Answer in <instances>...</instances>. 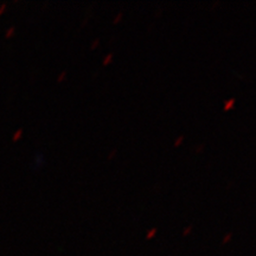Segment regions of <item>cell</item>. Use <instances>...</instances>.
<instances>
[{
  "mask_svg": "<svg viewBox=\"0 0 256 256\" xmlns=\"http://www.w3.org/2000/svg\"><path fill=\"white\" fill-rule=\"evenodd\" d=\"M235 102H236L235 98H230V100L226 101V104H224V110H232V108L234 107V104H235Z\"/></svg>",
  "mask_w": 256,
  "mask_h": 256,
  "instance_id": "cell-1",
  "label": "cell"
},
{
  "mask_svg": "<svg viewBox=\"0 0 256 256\" xmlns=\"http://www.w3.org/2000/svg\"><path fill=\"white\" fill-rule=\"evenodd\" d=\"M112 58H113V55H112V54H110L108 56H106V58L104 60V66H108V63L110 62Z\"/></svg>",
  "mask_w": 256,
  "mask_h": 256,
  "instance_id": "cell-2",
  "label": "cell"
},
{
  "mask_svg": "<svg viewBox=\"0 0 256 256\" xmlns=\"http://www.w3.org/2000/svg\"><path fill=\"white\" fill-rule=\"evenodd\" d=\"M22 133H23V130H17V132H16L14 136V142H17V140L19 139V138L22 136Z\"/></svg>",
  "mask_w": 256,
  "mask_h": 256,
  "instance_id": "cell-3",
  "label": "cell"
},
{
  "mask_svg": "<svg viewBox=\"0 0 256 256\" xmlns=\"http://www.w3.org/2000/svg\"><path fill=\"white\" fill-rule=\"evenodd\" d=\"M183 140H184V136H179V138H178V139H177V140H176V142H174V146H176V147H177V146H179V145H180V144H182V142H183Z\"/></svg>",
  "mask_w": 256,
  "mask_h": 256,
  "instance_id": "cell-4",
  "label": "cell"
},
{
  "mask_svg": "<svg viewBox=\"0 0 256 256\" xmlns=\"http://www.w3.org/2000/svg\"><path fill=\"white\" fill-rule=\"evenodd\" d=\"M66 72H63L62 74H60V78H57V82H62L63 80H64V78H66Z\"/></svg>",
  "mask_w": 256,
  "mask_h": 256,
  "instance_id": "cell-5",
  "label": "cell"
},
{
  "mask_svg": "<svg viewBox=\"0 0 256 256\" xmlns=\"http://www.w3.org/2000/svg\"><path fill=\"white\" fill-rule=\"evenodd\" d=\"M98 42H100V40H98V38H96V40L94 42V43H92V49H95V48L98 46Z\"/></svg>",
  "mask_w": 256,
  "mask_h": 256,
  "instance_id": "cell-6",
  "label": "cell"
},
{
  "mask_svg": "<svg viewBox=\"0 0 256 256\" xmlns=\"http://www.w3.org/2000/svg\"><path fill=\"white\" fill-rule=\"evenodd\" d=\"M122 16H124V14H118V17L114 19V23H118V22L120 20V19H121V17H122Z\"/></svg>",
  "mask_w": 256,
  "mask_h": 256,
  "instance_id": "cell-7",
  "label": "cell"
},
{
  "mask_svg": "<svg viewBox=\"0 0 256 256\" xmlns=\"http://www.w3.org/2000/svg\"><path fill=\"white\" fill-rule=\"evenodd\" d=\"M12 34H14V28H10L8 32V36H11Z\"/></svg>",
  "mask_w": 256,
  "mask_h": 256,
  "instance_id": "cell-8",
  "label": "cell"
},
{
  "mask_svg": "<svg viewBox=\"0 0 256 256\" xmlns=\"http://www.w3.org/2000/svg\"><path fill=\"white\" fill-rule=\"evenodd\" d=\"M115 153H116V151H115V150H114V151H112V153H110V158H108V159H112V158H113V156H115Z\"/></svg>",
  "mask_w": 256,
  "mask_h": 256,
  "instance_id": "cell-9",
  "label": "cell"
},
{
  "mask_svg": "<svg viewBox=\"0 0 256 256\" xmlns=\"http://www.w3.org/2000/svg\"><path fill=\"white\" fill-rule=\"evenodd\" d=\"M154 232H156V229H153V230H152V232H150V236H153V235H154Z\"/></svg>",
  "mask_w": 256,
  "mask_h": 256,
  "instance_id": "cell-10",
  "label": "cell"
}]
</instances>
